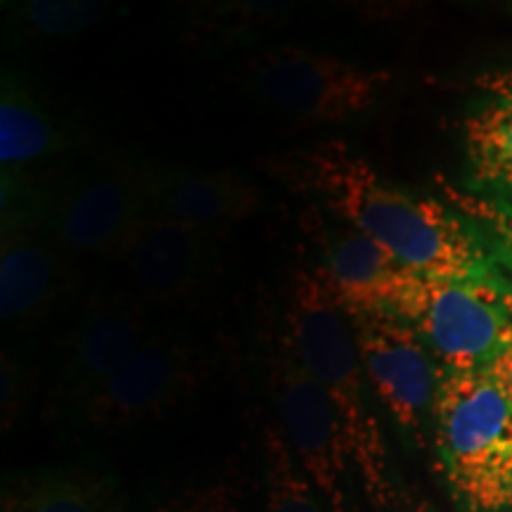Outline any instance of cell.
Instances as JSON below:
<instances>
[{"label":"cell","instance_id":"23","mask_svg":"<svg viewBox=\"0 0 512 512\" xmlns=\"http://www.w3.org/2000/svg\"><path fill=\"white\" fill-rule=\"evenodd\" d=\"M157 512H238L235 510L233 498L226 489H219V486H211V489L192 491V494H185L176 501H171L164 508Z\"/></svg>","mask_w":512,"mask_h":512},{"label":"cell","instance_id":"3","mask_svg":"<svg viewBox=\"0 0 512 512\" xmlns=\"http://www.w3.org/2000/svg\"><path fill=\"white\" fill-rule=\"evenodd\" d=\"M434 448L463 512L512 510V406L489 370H444Z\"/></svg>","mask_w":512,"mask_h":512},{"label":"cell","instance_id":"13","mask_svg":"<svg viewBox=\"0 0 512 512\" xmlns=\"http://www.w3.org/2000/svg\"><path fill=\"white\" fill-rule=\"evenodd\" d=\"M302 226L318 249L316 264L344 311H394L415 273L318 204L304 209Z\"/></svg>","mask_w":512,"mask_h":512},{"label":"cell","instance_id":"17","mask_svg":"<svg viewBox=\"0 0 512 512\" xmlns=\"http://www.w3.org/2000/svg\"><path fill=\"white\" fill-rule=\"evenodd\" d=\"M484 98L463 119V143L479 192L512 197V72L477 79Z\"/></svg>","mask_w":512,"mask_h":512},{"label":"cell","instance_id":"8","mask_svg":"<svg viewBox=\"0 0 512 512\" xmlns=\"http://www.w3.org/2000/svg\"><path fill=\"white\" fill-rule=\"evenodd\" d=\"M197 384L200 361L188 339L171 330H152L64 422L93 434L133 430L176 411L195 394Z\"/></svg>","mask_w":512,"mask_h":512},{"label":"cell","instance_id":"19","mask_svg":"<svg viewBox=\"0 0 512 512\" xmlns=\"http://www.w3.org/2000/svg\"><path fill=\"white\" fill-rule=\"evenodd\" d=\"M5 8V29L15 41L69 38L114 15V5L102 0H24Z\"/></svg>","mask_w":512,"mask_h":512},{"label":"cell","instance_id":"25","mask_svg":"<svg viewBox=\"0 0 512 512\" xmlns=\"http://www.w3.org/2000/svg\"><path fill=\"white\" fill-rule=\"evenodd\" d=\"M413 512H434V510H432L427 503H422V505H418V508H415Z\"/></svg>","mask_w":512,"mask_h":512},{"label":"cell","instance_id":"24","mask_svg":"<svg viewBox=\"0 0 512 512\" xmlns=\"http://www.w3.org/2000/svg\"><path fill=\"white\" fill-rule=\"evenodd\" d=\"M486 370H489L491 377H494L498 387H501V392L505 394V399H508L512 406V344Z\"/></svg>","mask_w":512,"mask_h":512},{"label":"cell","instance_id":"1","mask_svg":"<svg viewBox=\"0 0 512 512\" xmlns=\"http://www.w3.org/2000/svg\"><path fill=\"white\" fill-rule=\"evenodd\" d=\"M266 169L287 188L375 240L415 275L510 280L482 233L453 204L399 188L344 140L287 152Z\"/></svg>","mask_w":512,"mask_h":512},{"label":"cell","instance_id":"11","mask_svg":"<svg viewBox=\"0 0 512 512\" xmlns=\"http://www.w3.org/2000/svg\"><path fill=\"white\" fill-rule=\"evenodd\" d=\"M375 401L415 441L432 425L444 368L413 325L392 311L347 313Z\"/></svg>","mask_w":512,"mask_h":512},{"label":"cell","instance_id":"2","mask_svg":"<svg viewBox=\"0 0 512 512\" xmlns=\"http://www.w3.org/2000/svg\"><path fill=\"white\" fill-rule=\"evenodd\" d=\"M283 328L299 361L320 384L347 432L358 482L370 505L387 510L396 503V482L373 389L358 356L347 311L318 264L294 266L287 285Z\"/></svg>","mask_w":512,"mask_h":512},{"label":"cell","instance_id":"18","mask_svg":"<svg viewBox=\"0 0 512 512\" xmlns=\"http://www.w3.org/2000/svg\"><path fill=\"white\" fill-rule=\"evenodd\" d=\"M3 512H131L119 484L93 467H38L3 486Z\"/></svg>","mask_w":512,"mask_h":512},{"label":"cell","instance_id":"20","mask_svg":"<svg viewBox=\"0 0 512 512\" xmlns=\"http://www.w3.org/2000/svg\"><path fill=\"white\" fill-rule=\"evenodd\" d=\"M266 444V484L268 512H328L302 467L292 458L278 425H268Z\"/></svg>","mask_w":512,"mask_h":512},{"label":"cell","instance_id":"5","mask_svg":"<svg viewBox=\"0 0 512 512\" xmlns=\"http://www.w3.org/2000/svg\"><path fill=\"white\" fill-rule=\"evenodd\" d=\"M60 176L0 169V318L5 325L43 323L74 283L72 256L50 233V204Z\"/></svg>","mask_w":512,"mask_h":512},{"label":"cell","instance_id":"6","mask_svg":"<svg viewBox=\"0 0 512 512\" xmlns=\"http://www.w3.org/2000/svg\"><path fill=\"white\" fill-rule=\"evenodd\" d=\"M264 373L278 411V430L328 512H356L358 479L347 432L320 384L299 361L283 325L264 342Z\"/></svg>","mask_w":512,"mask_h":512},{"label":"cell","instance_id":"21","mask_svg":"<svg viewBox=\"0 0 512 512\" xmlns=\"http://www.w3.org/2000/svg\"><path fill=\"white\" fill-rule=\"evenodd\" d=\"M441 190L448 204L482 233L496 264L512 280V200L489 192H467L448 183H441Z\"/></svg>","mask_w":512,"mask_h":512},{"label":"cell","instance_id":"15","mask_svg":"<svg viewBox=\"0 0 512 512\" xmlns=\"http://www.w3.org/2000/svg\"><path fill=\"white\" fill-rule=\"evenodd\" d=\"M297 15L285 0H200L181 5L178 41L197 57L256 48Z\"/></svg>","mask_w":512,"mask_h":512},{"label":"cell","instance_id":"22","mask_svg":"<svg viewBox=\"0 0 512 512\" xmlns=\"http://www.w3.org/2000/svg\"><path fill=\"white\" fill-rule=\"evenodd\" d=\"M38 370L29 358L3 349L0 354V399H3V427L10 430L36 389Z\"/></svg>","mask_w":512,"mask_h":512},{"label":"cell","instance_id":"7","mask_svg":"<svg viewBox=\"0 0 512 512\" xmlns=\"http://www.w3.org/2000/svg\"><path fill=\"white\" fill-rule=\"evenodd\" d=\"M444 370H486L512 344L510 280L415 278L394 311Z\"/></svg>","mask_w":512,"mask_h":512},{"label":"cell","instance_id":"12","mask_svg":"<svg viewBox=\"0 0 512 512\" xmlns=\"http://www.w3.org/2000/svg\"><path fill=\"white\" fill-rule=\"evenodd\" d=\"M223 235L185 226L150 209L147 219L126 249L128 290L147 306H178L207 290L219 268Z\"/></svg>","mask_w":512,"mask_h":512},{"label":"cell","instance_id":"4","mask_svg":"<svg viewBox=\"0 0 512 512\" xmlns=\"http://www.w3.org/2000/svg\"><path fill=\"white\" fill-rule=\"evenodd\" d=\"M249 100L299 126H335L368 117L392 74L304 46H268L233 69Z\"/></svg>","mask_w":512,"mask_h":512},{"label":"cell","instance_id":"9","mask_svg":"<svg viewBox=\"0 0 512 512\" xmlns=\"http://www.w3.org/2000/svg\"><path fill=\"white\" fill-rule=\"evenodd\" d=\"M150 214L138 162H105L60 176L50 204V233L72 259L121 261Z\"/></svg>","mask_w":512,"mask_h":512},{"label":"cell","instance_id":"10","mask_svg":"<svg viewBox=\"0 0 512 512\" xmlns=\"http://www.w3.org/2000/svg\"><path fill=\"white\" fill-rule=\"evenodd\" d=\"M150 306L133 290H105L83 306L64 337L43 415L67 420L152 335Z\"/></svg>","mask_w":512,"mask_h":512},{"label":"cell","instance_id":"16","mask_svg":"<svg viewBox=\"0 0 512 512\" xmlns=\"http://www.w3.org/2000/svg\"><path fill=\"white\" fill-rule=\"evenodd\" d=\"M79 145L74 128L22 74L0 81V169H22L62 157Z\"/></svg>","mask_w":512,"mask_h":512},{"label":"cell","instance_id":"14","mask_svg":"<svg viewBox=\"0 0 512 512\" xmlns=\"http://www.w3.org/2000/svg\"><path fill=\"white\" fill-rule=\"evenodd\" d=\"M138 176L152 211L216 235H226L264 204L261 185L235 169L207 171L138 162Z\"/></svg>","mask_w":512,"mask_h":512}]
</instances>
